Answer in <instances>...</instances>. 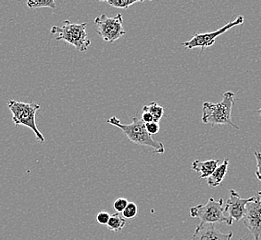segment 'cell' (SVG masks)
<instances>
[{"label": "cell", "instance_id": "1", "mask_svg": "<svg viewBox=\"0 0 261 240\" xmlns=\"http://www.w3.org/2000/svg\"><path fill=\"white\" fill-rule=\"evenodd\" d=\"M109 124L121 129L127 138L137 145L149 147L155 154L162 155L165 153V147L161 141H158L151 136L146 129V124L141 119L139 115H135L130 124H123L121 120L112 116L107 120Z\"/></svg>", "mask_w": 261, "mask_h": 240}, {"label": "cell", "instance_id": "2", "mask_svg": "<svg viewBox=\"0 0 261 240\" xmlns=\"http://www.w3.org/2000/svg\"><path fill=\"white\" fill-rule=\"evenodd\" d=\"M234 101V93L229 91L222 95V100L220 103L213 104L205 102L203 104L202 122L212 126L230 125L236 130H239V127L231 120V112Z\"/></svg>", "mask_w": 261, "mask_h": 240}, {"label": "cell", "instance_id": "3", "mask_svg": "<svg viewBox=\"0 0 261 240\" xmlns=\"http://www.w3.org/2000/svg\"><path fill=\"white\" fill-rule=\"evenodd\" d=\"M8 108L12 114V120L16 128L20 125L26 126L34 131L36 140L41 143L45 142V137L36 125V113L40 109V105L36 103H24L19 101L9 100Z\"/></svg>", "mask_w": 261, "mask_h": 240}, {"label": "cell", "instance_id": "4", "mask_svg": "<svg viewBox=\"0 0 261 240\" xmlns=\"http://www.w3.org/2000/svg\"><path fill=\"white\" fill-rule=\"evenodd\" d=\"M52 34H59L56 40H63L73 45L77 50L86 52L89 48L91 40L86 32V23H73L70 20H64L62 27L53 26L51 28Z\"/></svg>", "mask_w": 261, "mask_h": 240}, {"label": "cell", "instance_id": "5", "mask_svg": "<svg viewBox=\"0 0 261 240\" xmlns=\"http://www.w3.org/2000/svg\"><path fill=\"white\" fill-rule=\"evenodd\" d=\"M224 201L221 199L216 201L213 198H210L206 204L192 207L190 209V216L193 218H199L200 224H226L230 225L229 219L225 215Z\"/></svg>", "mask_w": 261, "mask_h": 240}, {"label": "cell", "instance_id": "6", "mask_svg": "<svg viewBox=\"0 0 261 240\" xmlns=\"http://www.w3.org/2000/svg\"><path fill=\"white\" fill-rule=\"evenodd\" d=\"M94 22L96 26L97 34L106 42L113 43L125 35L123 18L121 13H118L114 17H108L106 14H102L99 17H96Z\"/></svg>", "mask_w": 261, "mask_h": 240}, {"label": "cell", "instance_id": "7", "mask_svg": "<svg viewBox=\"0 0 261 240\" xmlns=\"http://www.w3.org/2000/svg\"><path fill=\"white\" fill-rule=\"evenodd\" d=\"M243 22H244V17L238 16L233 21L227 23L226 25L223 26L219 30L213 31L210 33H204V34H195L192 36L190 40L184 42L181 45L187 49L200 47L201 52H204L206 48L215 44L217 37L223 35L224 33H226L227 31L231 30V28H233L236 26L241 25L243 24Z\"/></svg>", "mask_w": 261, "mask_h": 240}, {"label": "cell", "instance_id": "8", "mask_svg": "<svg viewBox=\"0 0 261 240\" xmlns=\"http://www.w3.org/2000/svg\"><path fill=\"white\" fill-rule=\"evenodd\" d=\"M243 222L246 228L250 231L254 236V240H260L261 200L257 194L255 200L247 203Z\"/></svg>", "mask_w": 261, "mask_h": 240}, {"label": "cell", "instance_id": "9", "mask_svg": "<svg viewBox=\"0 0 261 240\" xmlns=\"http://www.w3.org/2000/svg\"><path fill=\"white\" fill-rule=\"evenodd\" d=\"M230 192H231V195L224 206L225 208L224 212L227 218L229 219L230 225H231L233 222H238L243 219L247 203L255 200L256 196L248 199H242L236 190H231Z\"/></svg>", "mask_w": 261, "mask_h": 240}, {"label": "cell", "instance_id": "10", "mask_svg": "<svg viewBox=\"0 0 261 240\" xmlns=\"http://www.w3.org/2000/svg\"><path fill=\"white\" fill-rule=\"evenodd\" d=\"M232 236V233L222 234L215 225L199 224L193 235V240H231Z\"/></svg>", "mask_w": 261, "mask_h": 240}, {"label": "cell", "instance_id": "11", "mask_svg": "<svg viewBox=\"0 0 261 240\" xmlns=\"http://www.w3.org/2000/svg\"><path fill=\"white\" fill-rule=\"evenodd\" d=\"M220 165V160H196L192 163V169L201 173L200 178H208L213 172L216 170L218 165Z\"/></svg>", "mask_w": 261, "mask_h": 240}, {"label": "cell", "instance_id": "12", "mask_svg": "<svg viewBox=\"0 0 261 240\" xmlns=\"http://www.w3.org/2000/svg\"><path fill=\"white\" fill-rule=\"evenodd\" d=\"M229 159H225L221 163V165H218L216 170L213 172V174L207 178V184L211 188H215L221 184V182L225 178L229 167Z\"/></svg>", "mask_w": 261, "mask_h": 240}, {"label": "cell", "instance_id": "13", "mask_svg": "<svg viewBox=\"0 0 261 240\" xmlns=\"http://www.w3.org/2000/svg\"><path fill=\"white\" fill-rule=\"evenodd\" d=\"M125 225V218H123V216H121L119 213H115L111 215V218L109 220V223L107 224V226H108V229L111 232L118 233L123 229Z\"/></svg>", "mask_w": 261, "mask_h": 240}, {"label": "cell", "instance_id": "14", "mask_svg": "<svg viewBox=\"0 0 261 240\" xmlns=\"http://www.w3.org/2000/svg\"><path fill=\"white\" fill-rule=\"evenodd\" d=\"M142 111L148 112L149 114L153 115L154 121L158 123H160L162 116L164 115V108L156 102H151L148 105H144Z\"/></svg>", "mask_w": 261, "mask_h": 240}, {"label": "cell", "instance_id": "15", "mask_svg": "<svg viewBox=\"0 0 261 240\" xmlns=\"http://www.w3.org/2000/svg\"><path fill=\"white\" fill-rule=\"evenodd\" d=\"M103 2H106L107 4L112 6L114 8L127 10L134 4L143 2V0H103Z\"/></svg>", "mask_w": 261, "mask_h": 240}, {"label": "cell", "instance_id": "16", "mask_svg": "<svg viewBox=\"0 0 261 240\" xmlns=\"http://www.w3.org/2000/svg\"><path fill=\"white\" fill-rule=\"evenodd\" d=\"M26 5L30 9H39V8H51L55 9L56 2L54 0H29Z\"/></svg>", "mask_w": 261, "mask_h": 240}, {"label": "cell", "instance_id": "17", "mask_svg": "<svg viewBox=\"0 0 261 240\" xmlns=\"http://www.w3.org/2000/svg\"><path fill=\"white\" fill-rule=\"evenodd\" d=\"M137 214H138V207L134 202H129L125 210L122 212L123 218H125V219H132V218L136 217Z\"/></svg>", "mask_w": 261, "mask_h": 240}, {"label": "cell", "instance_id": "18", "mask_svg": "<svg viewBox=\"0 0 261 240\" xmlns=\"http://www.w3.org/2000/svg\"><path fill=\"white\" fill-rule=\"evenodd\" d=\"M129 204V201L125 198H119L114 201L113 203V208L117 213H122L125 210L126 207Z\"/></svg>", "mask_w": 261, "mask_h": 240}, {"label": "cell", "instance_id": "19", "mask_svg": "<svg viewBox=\"0 0 261 240\" xmlns=\"http://www.w3.org/2000/svg\"><path fill=\"white\" fill-rule=\"evenodd\" d=\"M146 129L151 136L156 135L160 131L161 126L158 122H151V123H146Z\"/></svg>", "mask_w": 261, "mask_h": 240}, {"label": "cell", "instance_id": "20", "mask_svg": "<svg viewBox=\"0 0 261 240\" xmlns=\"http://www.w3.org/2000/svg\"><path fill=\"white\" fill-rule=\"evenodd\" d=\"M110 218H111V215L108 212H106V211H102V212H99L97 214L96 221L100 225H107L109 223Z\"/></svg>", "mask_w": 261, "mask_h": 240}, {"label": "cell", "instance_id": "21", "mask_svg": "<svg viewBox=\"0 0 261 240\" xmlns=\"http://www.w3.org/2000/svg\"><path fill=\"white\" fill-rule=\"evenodd\" d=\"M255 156L256 159V178L261 181V153L260 152H255Z\"/></svg>", "mask_w": 261, "mask_h": 240}, {"label": "cell", "instance_id": "22", "mask_svg": "<svg viewBox=\"0 0 261 240\" xmlns=\"http://www.w3.org/2000/svg\"><path fill=\"white\" fill-rule=\"evenodd\" d=\"M141 119L144 121L145 124H146V123H151V122H155L153 115L149 114L148 112H146V111H143V112H142Z\"/></svg>", "mask_w": 261, "mask_h": 240}, {"label": "cell", "instance_id": "23", "mask_svg": "<svg viewBox=\"0 0 261 240\" xmlns=\"http://www.w3.org/2000/svg\"><path fill=\"white\" fill-rule=\"evenodd\" d=\"M257 195L259 196V198H260L261 200V191H259V192H257Z\"/></svg>", "mask_w": 261, "mask_h": 240}, {"label": "cell", "instance_id": "24", "mask_svg": "<svg viewBox=\"0 0 261 240\" xmlns=\"http://www.w3.org/2000/svg\"><path fill=\"white\" fill-rule=\"evenodd\" d=\"M258 113H259V115H260L261 116V108L259 109V110H258Z\"/></svg>", "mask_w": 261, "mask_h": 240}, {"label": "cell", "instance_id": "25", "mask_svg": "<svg viewBox=\"0 0 261 240\" xmlns=\"http://www.w3.org/2000/svg\"><path fill=\"white\" fill-rule=\"evenodd\" d=\"M240 240H242V239H240Z\"/></svg>", "mask_w": 261, "mask_h": 240}]
</instances>
